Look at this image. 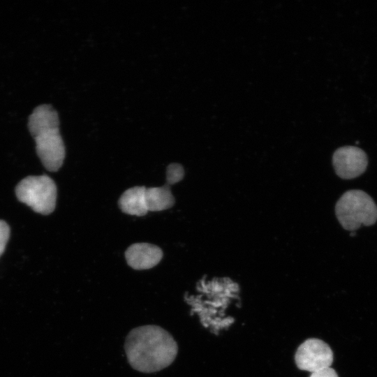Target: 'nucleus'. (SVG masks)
I'll list each match as a JSON object with an SVG mask.
<instances>
[{"label": "nucleus", "mask_w": 377, "mask_h": 377, "mask_svg": "<svg viewBox=\"0 0 377 377\" xmlns=\"http://www.w3.org/2000/svg\"><path fill=\"white\" fill-rule=\"evenodd\" d=\"M335 214L341 226L353 232L362 225L369 226L376 222L377 206L364 191L349 190L337 202Z\"/></svg>", "instance_id": "obj_3"}, {"label": "nucleus", "mask_w": 377, "mask_h": 377, "mask_svg": "<svg viewBox=\"0 0 377 377\" xmlns=\"http://www.w3.org/2000/svg\"><path fill=\"white\" fill-rule=\"evenodd\" d=\"M333 352L330 346L321 339L310 338L297 348L295 360L300 370L315 372L330 367Z\"/></svg>", "instance_id": "obj_5"}, {"label": "nucleus", "mask_w": 377, "mask_h": 377, "mask_svg": "<svg viewBox=\"0 0 377 377\" xmlns=\"http://www.w3.org/2000/svg\"><path fill=\"white\" fill-rule=\"evenodd\" d=\"M309 377H339L337 372L331 367L311 373Z\"/></svg>", "instance_id": "obj_12"}, {"label": "nucleus", "mask_w": 377, "mask_h": 377, "mask_svg": "<svg viewBox=\"0 0 377 377\" xmlns=\"http://www.w3.org/2000/svg\"><path fill=\"white\" fill-rule=\"evenodd\" d=\"M184 175L182 166L178 163H171L167 168L166 183L169 185L181 181Z\"/></svg>", "instance_id": "obj_10"}, {"label": "nucleus", "mask_w": 377, "mask_h": 377, "mask_svg": "<svg viewBox=\"0 0 377 377\" xmlns=\"http://www.w3.org/2000/svg\"><path fill=\"white\" fill-rule=\"evenodd\" d=\"M332 164L336 174L345 179L361 175L367 169V154L355 146H344L337 149L332 156Z\"/></svg>", "instance_id": "obj_6"}, {"label": "nucleus", "mask_w": 377, "mask_h": 377, "mask_svg": "<svg viewBox=\"0 0 377 377\" xmlns=\"http://www.w3.org/2000/svg\"><path fill=\"white\" fill-rule=\"evenodd\" d=\"M128 265L134 269L142 270L154 267L163 258V251L157 246L149 243H135L125 252Z\"/></svg>", "instance_id": "obj_7"}, {"label": "nucleus", "mask_w": 377, "mask_h": 377, "mask_svg": "<svg viewBox=\"0 0 377 377\" xmlns=\"http://www.w3.org/2000/svg\"><path fill=\"white\" fill-rule=\"evenodd\" d=\"M145 186H134L126 190L119 199V206L127 214L142 216L147 214Z\"/></svg>", "instance_id": "obj_8"}, {"label": "nucleus", "mask_w": 377, "mask_h": 377, "mask_svg": "<svg viewBox=\"0 0 377 377\" xmlns=\"http://www.w3.org/2000/svg\"><path fill=\"white\" fill-rule=\"evenodd\" d=\"M28 126L43 165L48 171L57 172L66 155L57 111L47 104L36 107L29 117Z\"/></svg>", "instance_id": "obj_2"}, {"label": "nucleus", "mask_w": 377, "mask_h": 377, "mask_svg": "<svg viewBox=\"0 0 377 377\" xmlns=\"http://www.w3.org/2000/svg\"><path fill=\"white\" fill-rule=\"evenodd\" d=\"M355 231H353V232H351L350 236H355Z\"/></svg>", "instance_id": "obj_13"}, {"label": "nucleus", "mask_w": 377, "mask_h": 377, "mask_svg": "<svg viewBox=\"0 0 377 377\" xmlns=\"http://www.w3.org/2000/svg\"><path fill=\"white\" fill-rule=\"evenodd\" d=\"M15 194L21 202L37 213L47 215L55 209L57 186L46 175L22 179L15 187Z\"/></svg>", "instance_id": "obj_4"}, {"label": "nucleus", "mask_w": 377, "mask_h": 377, "mask_svg": "<svg viewBox=\"0 0 377 377\" xmlns=\"http://www.w3.org/2000/svg\"><path fill=\"white\" fill-rule=\"evenodd\" d=\"M10 237V227L7 223L0 220V256L3 253Z\"/></svg>", "instance_id": "obj_11"}, {"label": "nucleus", "mask_w": 377, "mask_h": 377, "mask_svg": "<svg viewBox=\"0 0 377 377\" xmlns=\"http://www.w3.org/2000/svg\"><path fill=\"white\" fill-rule=\"evenodd\" d=\"M145 196L148 211H163L172 207L175 204L174 196L167 183L160 187L146 188Z\"/></svg>", "instance_id": "obj_9"}, {"label": "nucleus", "mask_w": 377, "mask_h": 377, "mask_svg": "<svg viewBox=\"0 0 377 377\" xmlns=\"http://www.w3.org/2000/svg\"><path fill=\"white\" fill-rule=\"evenodd\" d=\"M124 350L128 362L135 370L151 374L170 366L178 353L172 335L156 325H142L127 334Z\"/></svg>", "instance_id": "obj_1"}]
</instances>
